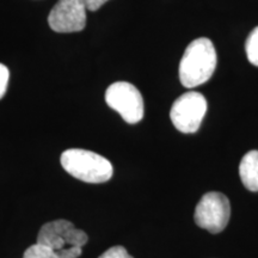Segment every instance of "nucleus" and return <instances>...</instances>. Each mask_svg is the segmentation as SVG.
Segmentation results:
<instances>
[{"mask_svg": "<svg viewBox=\"0 0 258 258\" xmlns=\"http://www.w3.org/2000/svg\"><path fill=\"white\" fill-rule=\"evenodd\" d=\"M88 240L85 232L61 219L42 226L36 243L46 249L49 258H78Z\"/></svg>", "mask_w": 258, "mask_h": 258, "instance_id": "obj_1", "label": "nucleus"}, {"mask_svg": "<svg viewBox=\"0 0 258 258\" xmlns=\"http://www.w3.org/2000/svg\"><path fill=\"white\" fill-rule=\"evenodd\" d=\"M217 51L209 38L200 37L186 47L179 62V80L184 88L192 89L212 78L217 69Z\"/></svg>", "mask_w": 258, "mask_h": 258, "instance_id": "obj_2", "label": "nucleus"}, {"mask_svg": "<svg viewBox=\"0 0 258 258\" xmlns=\"http://www.w3.org/2000/svg\"><path fill=\"white\" fill-rule=\"evenodd\" d=\"M61 165L74 178L86 183H104L112 177L114 169L106 158L91 151L71 148L61 154Z\"/></svg>", "mask_w": 258, "mask_h": 258, "instance_id": "obj_3", "label": "nucleus"}, {"mask_svg": "<svg viewBox=\"0 0 258 258\" xmlns=\"http://www.w3.org/2000/svg\"><path fill=\"white\" fill-rule=\"evenodd\" d=\"M207 112V101L200 92H186L177 98L170 111V118L176 129L184 134L199 131Z\"/></svg>", "mask_w": 258, "mask_h": 258, "instance_id": "obj_4", "label": "nucleus"}, {"mask_svg": "<svg viewBox=\"0 0 258 258\" xmlns=\"http://www.w3.org/2000/svg\"><path fill=\"white\" fill-rule=\"evenodd\" d=\"M105 102L127 123L134 124L143 120L144 99L133 84L127 82L111 84L105 92Z\"/></svg>", "mask_w": 258, "mask_h": 258, "instance_id": "obj_5", "label": "nucleus"}, {"mask_svg": "<svg viewBox=\"0 0 258 258\" xmlns=\"http://www.w3.org/2000/svg\"><path fill=\"white\" fill-rule=\"evenodd\" d=\"M231 206L224 194L211 191L205 194L195 209L196 225L211 233H219L228 224Z\"/></svg>", "mask_w": 258, "mask_h": 258, "instance_id": "obj_6", "label": "nucleus"}, {"mask_svg": "<svg viewBox=\"0 0 258 258\" xmlns=\"http://www.w3.org/2000/svg\"><path fill=\"white\" fill-rule=\"evenodd\" d=\"M51 30L56 32H77L86 25V6L83 0H59L48 16Z\"/></svg>", "mask_w": 258, "mask_h": 258, "instance_id": "obj_7", "label": "nucleus"}, {"mask_svg": "<svg viewBox=\"0 0 258 258\" xmlns=\"http://www.w3.org/2000/svg\"><path fill=\"white\" fill-rule=\"evenodd\" d=\"M239 175L245 188L250 191H258V151H250L243 157Z\"/></svg>", "mask_w": 258, "mask_h": 258, "instance_id": "obj_8", "label": "nucleus"}, {"mask_svg": "<svg viewBox=\"0 0 258 258\" xmlns=\"http://www.w3.org/2000/svg\"><path fill=\"white\" fill-rule=\"evenodd\" d=\"M245 50H246L247 59L254 66H258V27L250 32L245 43Z\"/></svg>", "mask_w": 258, "mask_h": 258, "instance_id": "obj_9", "label": "nucleus"}, {"mask_svg": "<svg viewBox=\"0 0 258 258\" xmlns=\"http://www.w3.org/2000/svg\"><path fill=\"white\" fill-rule=\"evenodd\" d=\"M98 258H133L123 246H112Z\"/></svg>", "mask_w": 258, "mask_h": 258, "instance_id": "obj_10", "label": "nucleus"}, {"mask_svg": "<svg viewBox=\"0 0 258 258\" xmlns=\"http://www.w3.org/2000/svg\"><path fill=\"white\" fill-rule=\"evenodd\" d=\"M23 258H49V257H48L46 249L36 243L31 245L30 247H28L27 251L24 252Z\"/></svg>", "mask_w": 258, "mask_h": 258, "instance_id": "obj_11", "label": "nucleus"}, {"mask_svg": "<svg viewBox=\"0 0 258 258\" xmlns=\"http://www.w3.org/2000/svg\"><path fill=\"white\" fill-rule=\"evenodd\" d=\"M10 78L9 69L5 64L0 63V99L5 96L6 90H8V84Z\"/></svg>", "mask_w": 258, "mask_h": 258, "instance_id": "obj_12", "label": "nucleus"}, {"mask_svg": "<svg viewBox=\"0 0 258 258\" xmlns=\"http://www.w3.org/2000/svg\"><path fill=\"white\" fill-rule=\"evenodd\" d=\"M106 2H108V0H83V3L86 6V10H90V11H97V10L102 8Z\"/></svg>", "mask_w": 258, "mask_h": 258, "instance_id": "obj_13", "label": "nucleus"}]
</instances>
